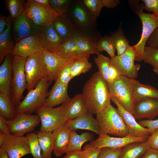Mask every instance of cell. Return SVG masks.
I'll return each mask as SVG.
<instances>
[{
	"label": "cell",
	"mask_w": 158,
	"mask_h": 158,
	"mask_svg": "<svg viewBox=\"0 0 158 158\" xmlns=\"http://www.w3.org/2000/svg\"><path fill=\"white\" fill-rule=\"evenodd\" d=\"M82 94L88 112L92 115H96L111 104L108 83L98 71L85 83Z\"/></svg>",
	"instance_id": "cell-1"
},
{
	"label": "cell",
	"mask_w": 158,
	"mask_h": 158,
	"mask_svg": "<svg viewBox=\"0 0 158 158\" xmlns=\"http://www.w3.org/2000/svg\"><path fill=\"white\" fill-rule=\"evenodd\" d=\"M101 133L119 137L128 135V130L117 109L111 104L96 115Z\"/></svg>",
	"instance_id": "cell-2"
},
{
	"label": "cell",
	"mask_w": 158,
	"mask_h": 158,
	"mask_svg": "<svg viewBox=\"0 0 158 158\" xmlns=\"http://www.w3.org/2000/svg\"><path fill=\"white\" fill-rule=\"evenodd\" d=\"M51 83L47 77L44 78L34 88L28 91L25 97L16 107V113L32 114L42 107L48 96V88Z\"/></svg>",
	"instance_id": "cell-3"
},
{
	"label": "cell",
	"mask_w": 158,
	"mask_h": 158,
	"mask_svg": "<svg viewBox=\"0 0 158 158\" xmlns=\"http://www.w3.org/2000/svg\"><path fill=\"white\" fill-rule=\"evenodd\" d=\"M133 79L120 76L108 85L110 95L115 97L125 109L134 115L135 103L133 97Z\"/></svg>",
	"instance_id": "cell-4"
},
{
	"label": "cell",
	"mask_w": 158,
	"mask_h": 158,
	"mask_svg": "<svg viewBox=\"0 0 158 158\" xmlns=\"http://www.w3.org/2000/svg\"><path fill=\"white\" fill-rule=\"evenodd\" d=\"M140 8L134 11L140 19L142 24L140 39L136 44L133 46L135 51V61L138 62L143 60L147 42L154 30L158 27V15L154 13H145Z\"/></svg>",
	"instance_id": "cell-5"
},
{
	"label": "cell",
	"mask_w": 158,
	"mask_h": 158,
	"mask_svg": "<svg viewBox=\"0 0 158 158\" xmlns=\"http://www.w3.org/2000/svg\"><path fill=\"white\" fill-rule=\"evenodd\" d=\"M25 59L19 56H13L11 97L16 107L23 98L24 91L28 89L25 70Z\"/></svg>",
	"instance_id": "cell-6"
},
{
	"label": "cell",
	"mask_w": 158,
	"mask_h": 158,
	"mask_svg": "<svg viewBox=\"0 0 158 158\" xmlns=\"http://www.w3.org/2000/svg\"><path fill=\"white\" fill-rule=\"evenodd\" d=\"M25 70L28 91L34 88L42 79L47 78L46 68L42 58V52L26 58Z\"/></svg>",
	"instance_id": "cell-7"
},
{
	"label": "cell",
	"mask_w": 158,
	"mask_h": 158,
	"mask_svg": "<svg viewBox=\"0 0 158 158\" xmlns=\"http://www.w3.org/2000/svg\"><path fill=\"white\" fill-rule=\"evenodd\" d=\"M68 16L79 29L86 31L95 30L96 19L93 17L82 0H75L70 7Z\"/></svg>",
	"instance_id": "cell-8"
},
{
	"label": "cell",
	"mask_w": 158,
	"mask_h": 158,
	"mask_svg": "<svg viewBox=\"0 0 158 158\" xmlns=\"http://www.w3.org/2000/svg\"><path fill=\"white\" fill-rule=\"evenodd\" d=\"M135 57L134 48L133 46H130L124 54L111 58L110 63L120 76L135 79L138 77L140 66L135 64Z\"/></svg>",
	"instance_id": "cell-9"
},
{
	"label": "cell",
	"mask_w": 158,
	"mask_h": 158,
	"mask_svg": "<svg viewBox=\"0 0 158 158\" xmlns=\"http://www.w3.org/2000/svg\"><path fill=\"white\" fill-rule=\"evenodd\" d=\"M41 122L40 131L52 132L65 124L67 120L64 115L61 105L56 107H42L35 112Z\"/></svg>",
	"instance_id": "cell-10"
},
{
	"label": "cell",
	"mask_w": 158,
	"mask_h": 158,
	"mask_svg": "<svg viewBox=\"0 0 158 158\" xmlns=\"http://www.w3.org/2000/svg\"><path fill=\"white\" fill-rule=\"evenodd\" d=\"M24 8L29 18L36 25L40 27L51 23L59 16L51 6L41 5L32 0L26 1Z\"/></svg>",
	"instance_id": "cell-11"
},
{
	"label": "cell",
	"mask_w": 158,
	"mask_h": 158,
	"mask_svg": "<svg viewBox=\"0 0 158 158\" xmlns=\"http://www.w3.org/2000/svg\"><path fill=\"white\" fill-rule=\"evenodd\" d=\"M38 115L21 113L17 114L12 120L8 121V128L11 134L23 136L26 133L31 132L40 123Z\"/></svg>",
	"instance_id": "cell-12"
},
{
	"label": "cell",
	"mask_w": 158,
	"mask_h": 158,
	"mask_svg": "<svg viewBox=\"0 0 158 158\" xmlns=\"http://www.w3.org/2000/svg\"><path fill=\"white\" fill-rule=\"evenodd\" d=\"M42 27L36 25L24 11L12 22L11 31L16 43L27 37L39 35Z\"/></svg>",
	"instance_id": "cell-13"
},
{
	"label": "cell",
	"mask_w": 158,
	"mask_h": 158,
	"mask_svg": "<svg viewBox=\"0 0 158 158\" xmlns=\"http://www.w3.org/2000/svg\"><path fill=\"white\" fill-rule=\"evenodd\" d=\"M0 147L6 152L10 158H21L27 154H31L26 136L6 134L4 143Z\"/></svg>",
	"instance_id": "cell-14"
},
{
	"label": "cell",
	"mask_w": 158,
	"mask_h": 158,
	"mask_svg": "<svg viewBox=\"0 0 158 158\" xmlns=\"http://www.w3.org/2000/svg\"><path fill=\"white\" fill-rule=\"evenodd\" d=\"M111 98L116 106L117 110L128 128V135L134 137L143 138L148 137L151 135L150 130L141 126L137 121L134 116L125 109L115 97L111 96Z\"/></svg>",
	"instance_id": "cell-15"
},
{
	"label": "cell",
	"mask_w": 158,
	"mask_h": 158,
	"mask_svg": "<svg viewBox=\"0 0 158 158\" xmlns=\"http://www.w3.org/2000/svg\"><path fill=\"white\" fill-rule=\"evenodd\" d=\"M148 138L134 137L128 135L124 137H111L107 134L101 133L97 139L92 141L89 144L99 149L104 147L118 149L132 143L146 141Z\"/></svg>",
	"instance_id": "cell-16"
},
{
	"label": "cell",
	"mask_w": 158,
	"mask_h": 158,
	"mask_svg": "<svg viewBox=\"0 0 158 158\" xmlns=\"http://www.w3.org/2000/svg\"><path fill=\"white\" fill-rule=\"evenodd\" d=\"M44 48L39 35L31 36L25 38L16 43L11 54L27 58L36 53L42 52Z\"/></svg>",
	"instance_id": "cell-17"
},
{
	"label": "cell",
	"mask_w": 158,
	"mask_h": 158,
	"mask_svg": "<svg viewBox=\"0 0 158 158\" xmlns=\"http://www.w3.org/2000/svg\"><path fill=\"white\" fill-rule=\"evenodd\" d=\"M42 56L45 65L49 81H55L59 73L69 62L76 60L62 57L44 49Z\"/></svg>",
	"instance_id": "cell-18"
},
{
	"label": "cell",
	"mask_w": 158,
	"mask_h": 158,
	"mask_svg": "<svg viewBox=\"0 0 158 158\" xmlns=\"http://www.w3.org/2000/svg\"><path fill=\"white\" fill-rule=\"evenodd\" d=\"M95 30L86 31L78 29L73 36L77 44L84 53L91 55L99 54L96 48L97 40L100 35Z\"/></svg>",
	"instance_id": "cell-19"
},
{
	"label": "cell",
	"mask_w": 158,
	"mask_h": 158,
	"mask_svg": "<svg viewBox=\"0 0 158 158\" xmlns=\"http://www.w3.org/2000/svg\"><path fill=\"white\" fill-rule=\"evenodd\" d=\"M134 116L138 120H153L158 116V99L146 98L135 103Z\"/></svg>",
	"instance_id": "cell-20"
},
{
	"label": "cell",
	"mask_w": 158,
	"mask_h": 158,
	"mask_svg": "<svg viewBox=\"0 0 158 158\" xmlns=\"http://www.w3.org/2000/svg\"><path fill=\"white\" fill-rule=\"evenodd\" d=\"M53 53L62 57L74 60H89L90 56L80 49L73 37L64 40Z\"/></svg>",
	"instance_id": "cell-21"
},
{
	"label": "cell",
	"mask_w": 158,
	"mask_h": 158,
	"mask_svg": "<svg viewBox=\"0 0 158 158\" xmlns=\"http://www.w3.org/2000/svg\"><path fill=\"white\" fill-rule=\"evenodd\" d=\"M72 131L66 123L52 132L54 138L53 152L56 157L65 153Z\"/></svg>",
	"instance_id": "cell-22"
},
{
	"label": "cell",
	"mask_w": 158,
	"mask_h": 158,
	"mask_svg": "<svg viewBox=\"0 0 158 158\" xmlns=\"http://www.w3.org/2000/svg\"><path fill=\"white\" fill-rule=\"evenodd\" d=\"M61 106L67 120L74 119L83 113L88 112L82 94L75 95Z\"/></svg>",
	"instance_id": "cell-23"
},
{
	"label": "cell",
	"mask_w": 158,
	"mask_h": 158,
	"mask_svg": "<svg viewBox=\"0 0 158 158\" xmlns=\"http://www.w3.org/2000/svg\"><path fill=\"white\" fill-rule=\"evenodd\" d=\"M66 123L72 131L84 129L91 131L99 135L101 133L100 126L97 120L89 112L83 113L74 119L67 120Z\"/></svg>",
	"instance_id": "cell-24"
},
{
	"label": "cell",
	"mask_w": 158,
	"mask_h": 158,
	"mask_svg": "<svg viewBox=\"0 0 158 158\" xmlns=\"http://www.w3.org/2000/svg\"><path fill=\"white\" fill-rule=\"evenodd\" d=\"M68 85L55 81L43 107H55L67 102L71 98L68 94Z\"/></svg>",
	"instance_id": "cell-25"
},
{
	"label": "cell",
	"mask_w": 158,
	"mask_h": 158,
	"mask_svg": "<svg viewBox=\"0 0 158 158\" xmlns=\"http://www.w3.org/2000/svg\"><path fill=\"white\" fill-rule=\"evenodd\" d=\"M13 59L11 53L8 54L0 66V92L11 97Z\"/></svg>",
	"instance_id": "cell-26"
},
{
	"label": "cell",
	"mask_w": 158,
	"mask_h": 158,
	"mask_svg": "<svg viewBox=\"0 0 158 158\" xmlns=\"http://www.w3.org/2000/svg\"><path fill=\"white\" fill-rule=\"evenodd\" d=\"M39 36L44 49L52 53L64 40L55 30L51 23L42 28Z\"/></svg>",
	"instance_id": "cell-27"
},
{
	"label": "cell",
	"mask_w": 158,
	"mask_h": 158,
	"mask_svg": "<svg viewBox=\"0 0 158 158\" xmlns=\"http://www.w3.org/2000/svg\"><path fill=\"white\" fill-rule=\"evenodd\" d=\"M54 28L64 40L73 37L78 29L68 15L58 16L51 23Z\"/></svg>",
	"instance_id": "cell-28"
},
{
	"label": "cell",
	"mask_w": 158,
	"mask_h": 158,
	"mask_svg": "<svg viewBox=\"0 0 158 158\" xmlns=\"http://www.w3.org/2000/svg\"><path fill=\"white\" fill-rule=\"evenodd\" d=\"M8 23L7 28L0 34V63L3 62L5 57L11 53L16 44L11 31L13 21L11 17L8 16Z\"/></svg>",
	"instance_id": "cell-29"
},
{
	"label": "cell",
	"mask_w": 158,
	"mask_h": 158,
	"mask_svg": "<svg viewBox=\"0 0 158 158\" xmlns=\"http://www.w3.org/2000/svg\"><path fill=\"white\" fill-rule=\"evenodd\" d=\"M150 148L147 141L132 143L121 148L118 158H140Z\"/></svg>",
	"instance_id": "cell-30"
},
{
	"label": "cell",
	"mask_w": 158,
	"mask_h": 158,
	"mask_svg": "<svg viewBox=\"0 0 158 158\" xmlns=\"http://www.w3.org/2000/svg\"><path fill=\"white\" fill-rule=\"evenodd\" d=\"M133 99L135 103L146 98L158 99V90L150 85L143 84L133 79Z\"/></svg>",
	"instance_id": "cell-31"
},
{
	"label": "cell",
	"mask_w": 158,
	"mask_h": 158,
	"mask_svg": "<svg viewBox=\"0 0 158 158\" xmlns=\"http://www.w3.org/2000/svg\"><path fill=\"white\" fill-rule=\"evenodd\" d=\"M94 139L93 134L90 132H85L79 135L75 131H72L65 153L68 152L82 150V146L85 142L91 141Z\"/></svg>",
	"instance_id": "cell-32"
},
{
	"label": "cell",
	"mask_w": 158,
	"mask_h": 158,
	"mask_svg": "<svg viewBox=\"0 0 158 158\" xmlns=\"http://www.w3.org/2000/svg\"><path fill=\"white\" fill-rule=\"evenodd\" d=\"M16 106L12 97L0 92V115L8 121L13 120L17 113Z\"/></svg>",
	"instance_id": "cell-33"
},
{
	"label": "cell",
	"mask_w": 158,
	"mask_h": 158,
	"mask_svg": "<svg viewBox=\"0 0 158 158\" xmlns=\"http://www.w3.org/2000/svg\"><path fill=\"white\" fill-rule=\"evenodd\" d=\"M37 133L42 158H52L54 141L52 132L39 131Z\"/></svg>",
	"instance_id": "cell-34"
},
{
	"label": "cell",
	"mask_w": 158,
	"mask_h": 158,
	"mask_svg": "<svg viewBox=\"0 0 158 158\" xmlns=\"http://www.w3.org/2000/svg\"><path fill=\"white\" fill-rule=\"evenodd\" d=\"M96 49L99 53L103 51H106L111 58L115 57L116 50L114 41L111 37H102L100 35L98 37L96 44Z\"/></svg>",
	"instance_id": "cell-35"
},
{
	"label": "cell",
	"mask_w": 158,
	"mask_h": 158,
	"mask_svg": "<svg viewBox=\"0 0 158 158\" xmlns=\"http://www.w3.org/2000/svg\"><path fill=\"white\" fill-rule=\"evenodd\" d=\"M24 0H5L6 9L9 12L13 21L21 15L25 11Z\"/></svg>",
	"instance_id": "cell-36"
},
{
	"label": "cell",
	"mask_w": 158,
	"mask_h": 158,
	"mask_svg": "<svg viewBox=\"0 0 158 158\" xmlns=\"http://www.w3.org/2000/svg\"><path fill=\"white\" fill-rule=\"evenodd\" d=\"M117 52V55L124 54L130 46L129 41L125 37L122 29L120 28L111 34Z\"/></svg>",
	"instance_id": "cell-37"
},
{
	"label": "cell",
	"mask_w": 158,
	"mask_h": 158,
	"mask_svg": "<svg viewBox=\"0 0 158 158\" xmlns=\"http://www.w3.org/2000/svg\"><path fill=\"white\" fill-rule=\"evenodd\" d=\"M92 67V63L88 59H83L73 61L71 68V78L73 79L82 73L88 72Z\"/></svg>",
	"instance_id": "cell-38"
},
{
	"label": "cell",
	"mask_w": 158,
	"mask_h": 158,
	"mask_svg": "<svg viewBox=\"0 0 158 158\" xmlns=\"http://www.w3.org/2000/svg\"><path fill=\"white\" fill-rule=\"evenodd\" d=\"M143 61L150 65L154 72L158 75V49L148 46L145 47Z\"/></svg>",
	"instance_id": "cell-39"
},
{
	"label": "cell",
	"mask_w": 158,
	"mask_h": 158,
	"mask_svg": "<svg viewBox=\"0 0 158 158\" xmlns=\"http://www.w3.org/2000/svg\"><path fill=\"white\" fill-rule=\"evenodd\" d=\"M97 55L94 58L95 63L98 68V71L108 83V73L110 64L111 58L100 53Z\"/></svg>",
	"instance_id": "cell-40"
},
{
	"label": "cell",
	"mask_w": 158,
	"mask_h": 158,
	"mask_svg": "<svg viewBox=\"0 0 158 158\" xmlns=\"http://www.w3.org/2000/svg\"><path fill=\"white\" fill-rule=\"evenodd\" d=\"M26 136L28 140L31 154L33 158H42L37 133L31 132L27 133Z\"/></svg>",
	"instance_id": "cell-41"
},
{
	"label": "cell",
	"mask_w": 158,
	"mask_h": 158,
	"mask_svg": "<svg viewBox=\"0 0 158 158\" xmlns=\"http://www.w3.org/2000/svg\"><path fill=\"white\" fill-rule=\"evenodd\" d=\"M75 0H49L50 5L60 16H66Z\"/></svg>",
	"instance_id": "cell-42"
},
{
	"label": "cell",
	"mask_w": 158,
	"mask_h": 158,
	"mask_svg": "<svg viewBox=\"0 0 158 158\" xmlns=\"http://www.w3.org/2000/svg\"><path fill=\"white\" fill-rule=\"evenodd\" d=\"M82 1L93 17L96 19L104 6L102 0Z\"/></svg>",
	"instance_id": "cell-43"
},
{
	"label": "cell",
	"mask_w": 158,
	"mask_h": 158,
	"mask_svg": "<svg viewBox=\"0 0 158 158\" xmlns=\"http://www.w3.org/2000/svg\"><path fill=\"white\" fill-rule=\"evenodd\" d=\"M73 61L69 62L63 68L58 75L55 81L68 85L72 79L71 76V68Z\"/></svg>",
	"instance_id": "cell-44"
},
{
	"label": "cell",
	"mask_w": 158,
	"mask_h": 158,
	"mask_svg": "<svg viewBox=\"0 0 158 158\" xmlns=\"http://www.w3.org/2000/svg\"><path fill=\"white\" fill-rule=\"evenodd\" d=\"M121 148L114 149L108 147L101 148L98 158H118Z\"/></svg>",
	"instance_id": "cell-45"
},
{
	"label": "cell",
	"mask_w": 158,
	"mask_h": 158,
	"mask_svg": "<svg viewBox=\"0 0 158 158\" xmlns=\"http://www.w3.org/2000/svg\"><path fill=\"white\" fill-rule=\"evenodd\" d=\"M142 9L158 15V0H142Z\"/></svg>",
	"instance_id": "cell-46"
},
{
	"label": "cell",
	"mask_w": 158,
	"mask_h": 158,
	"mask_svg": "<svg viewBox=\"0 0 158 158\" xmlns=\"http://www.w3.org/2000/svg\"><path fill=\"white\" fill-rule=\"evenodd\" d=\"M101 148L94 147L89 144H86L83 148L85 158H98Z\"/></svg>",
	"instance_id": "cell-47"
},
{
	"label": "cell",
	"mask_w": 158,
	"mask_h": 158,
	"mask_svg": "<svg viewBox=\"0 0 158 158\" xmlns=\"http://www.w3.org/2000/svg\"><path fill=\"white\" fill-rule=\"evenodd\" d=\"M138 122L142 127L148 128L151 134L154 130L158 128V119L152 120H142Z\"/></svg>",
	"instance_id": "cell-48"
},
{
	"label": "cell",
	"mask_w": 158,
	"mask_h": 158,
	"mask_svg": "<svg viewBox=\"0 0 158 158\" xmlns=\"http://www.w3.org/2000/svg\"><path fill=\"white\" fill-rule=\"evenodd\" d=\"M150 148L158 150V128L154 130L148 137Z\"/></svg>",
	"instance_id": "cell-49"
},
{
	"label": "cell",
	"mask_w": 158,
	"mask_h": 158,
	"mask_svg": "<svg viewBox=\"0 0 158 158\" xmlns=\"http://www.w3.org/2000/svg\"><path fill=\"white\" fill-rule=\"evenodd\" d=\"M146 45L152 47H157L158 45V27L154 30L148 39Z\"/></svg>",
	"instance_id": "cell-50"
},
{
	"label": "cell",
	"mask_w": 158,
	"mask_h": 158,
	"mask_svg": "<svg viewBox=\"0 0 158 158\" xmlns=\"http://www.w3.org/2000/svg\"><path fill=\"white\" fill-rule=\"evenodd\" d=\"M109 82L114 81L117 80L120 76L116 68L111 63L108 71Z\"/></svg>",
	"instance_id": "cell-51"
},
{
	"label": "cell",
	"mask_w": 158,
	"mask_h": 158,
	"mask_svg": "<svg viewBox=\"0 0 158 158\" xmlns=\"http://www.w3.org/2000/svg\"><path fill=\"white\" fill-rule=\"evenodd\" d=\"M62 158H85L83 150L73 151L67 152Z\"/></svg>",
	"instance_id": "cell-52"
},
{
	"label": "cell",
	"mask_w": 158,
	"mask_h": 158,
	"mask_svg": "<svg viewBox=\"0 0 158 158\" xmlns=\"http://www.w3.org/2000/svg\"><path fill=\"white\" fill-rule=\"evenodd\" d=\"M8 121L5 118L0 115V131L6 135H10L11 133L8 128Z\"/></svg>",
	"instance_id": "cell-53"
},
{
	"label": "cell",
	"mask_w": 158,
	"mask_h": 158,
	"mask_svg": "<svg viewBox=\"0 0 158 158\" xmlns=\"http://www.w3.org/2000/svg\"><path fill=\"white\" fill-rule=\"evenodd\" d=\"M140 158H158V150L150 148Z\"/></svg>",
	"instance_id": "cell-54"
},
{
	"label": "cell",
	"mask_w": 158,
	"mask_h": 158,
	"mask_svg": "<svg viewBox=\"0 0 158 158\" xmlns=\"http://www.w3.org/2000/svg\"><path fill=\"white\" fill-rule=\"evenodd\" d=\"M8 17L0 14V34L3 32L7 28L8 23Z\"/></svg>",
	"instance_id": "cell-55"
},
{
	"label": "cell",
	"mask_w": 158,
	"mask_h": 158,
	"mask_svg": "<svg viewBox=\"0 0 158 158\" xmlns=\"http://www.w3.org/2000/svg\"><path fill=\"white\" fill-rule=\"evenodd\" d=\"M104 6L108 8H113L120 3L118 0H102Z\"/></svg>",
	"instance_id": "cell-56"
},
{
	"label": "cell",
	"mask_w": 158,
	"mask_h": 158,
	"mask_svg": "<svg viewBox=\"0 0 158 158\" xmlns=\"http://www.w3.org/2000/svg\"><path fill=\"white\" fill-rule=\"evenodd\" d=\"M33 1L38 4L45 6H51L49 0H32Z\"/></svg>",
	"instance_id": "cell-57"
},
{
	"label": "cell",
	"mask_w": 158,
	"mask_h": 158,
	"mask_svg": "<svg viewBox=\"0 0 158 158\" xmlns=\"http://www.w3.org/2000/svg\"><path fill=\"white\" fill-rule=\"evenodd\" d=\"M0 158H10L6 152L0 147Z\"/></svg>",
	"instance_id": "cell-58"
},
{
	"label": "cell",
	"mask_w": 158,
	"mask_h": 158,
	"mask_svg": "<svg viewBox=\"0 0 158 158\" xmlns=\"http://www.w3.org/2000/svg\"><path fill=\"white\" fill-rule=\"evenodd\" d=\"M6 134L0 131V147L3 145L4 142Z\"/></svg>",
	"instance_id": "cell-59"
},
{
	"label": "cell",
	"mask_w": 158,
	"mask_h": 158,
	"mask_svg": "<svg viewBox=\"0 0 158 158\" xmlns=\"http://www.w3.org/2000/svg\"><path fill=\"white\" fill-rule=\"evenodd\" d=\"M157 48L158 49V46H157Z\"/></svg>",
	"instance_id": "cell-60"
}]
</instances>
